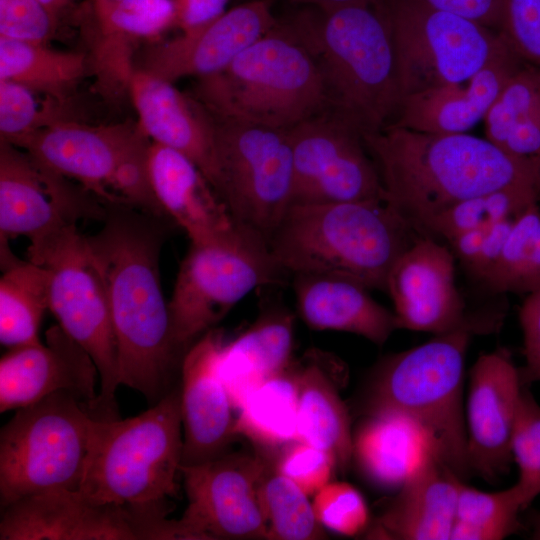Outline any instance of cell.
<instances>
[{
  "label": "cell",
  "instance_id": "obj_1",
  "mask_svg": "<svg viewBox=\"0 0 540 540\" xmlns=\"http://www.w3.org/2000/svg\"><path fill=\"white\" fill-rule=\"evenodd\" d=\"M167 220L128 206L108 205L102 228L87 236L107 285L120 385L140 392L152 405L172 390L181 354L160 281Z\"/></svg>",
  "mask_w": 540,
  "mask_h": 540
},
{
  "label": "cell",
  "instance_id": "obj_2",
  "mask_svg": "<svg viewBox=\"0 0 540 540\" xmlns=\"http://www.w3.org/2000/svg\"><path fill=\"white\" fill-rule=\"evenodd\" d=\"M363 140L386 200L424 232L461 201L507 189L540 192V158L508 154L487 138L388 125Z\"/></svg>",
  "mask_w": 540,
  "mask_h": 540
},
{
  "label": "cell",
  "instance_id": "obj_3",
  "mask_svg": "<svg viewBox=\"0 0 540 540\" xmlns=\"http://www.w3.org/2000/svg\"><path fill=\"white\" fill-rule=\"evenodd\" d=\"M423 232L386 199L292 204L268 244L285 273L335 276L386 291L392 266Z\"/></svg>",
  "mask_w": 540,
  "mask_h": 540
},
{
  "label": "cell",
  "instance_id": "obj_4",
  "mask_svg": "<svg viewBox=\"0 0 540 540\" xmlns=\"http://www.w3.org/2000/svg\"><path fill=\"white\" fill-rule=\"evenodd\" d=\"M282 24L314 60L327 110L362 135L392 122L400 103L395 51L377 3L320 8Z\"/></svg>",
  "mask_w": 540,
  "mask_h": 540
},
{
  "label": "cell",
  "instance_id": "obj_5",
  "mask_svg": "<svg viewBox=\"0 0 540 540\" xmlns=\"http://www.w3.org/2000/svg\"><path fill=\"white\" fill-rule=\"evenodd\" d=\"M471 334L435 335L388 355L372 370L362 397L367 415L396 412L426 433L442 462L462 481L473 475L463 411L465 357Z\"/></svg>",
  "mask_w": 540,
  "mask_h": 540
},
{
  "label": "cell",
  "instance_id": "obj_6",
  "mask_svg": "<svg viewBox=\"0 0 540 540\" xmlns=\"http://www.w3.org/2000/svg\"><path fill=\"white\" fill-rule=\"evenodd\" d=\"M195 94L215 117L283 130L327 110L314 60L280 22L225 68L199 78Z\"/></svg>",
  "mask_w": 540,
  "mask_h": 540
},
{
  "label": "cell",
  "instance_id": "obj_7",
  "mask_svg": "<svg viewBox=\"0 0 540 540\" xmlns=\"http://www.w3.org/2000/svg\"><path fill=\"white\" fill-rule=\"evenodd\" d=\"M180 390L124 420L93 418L79 491L99 502L139 506L177 495L182 463Z\"/></svg>",
  "mask_w": 540,
  "mask_h": 540
},
{
  "label": "cell",
  "instance_id": "obj_8",
  "mask_svg": "<svg viewBox=\"0 0 540 540\" xmlns=\"http://www.w3.org/2000/svg\"><path fill=\"white\" fill-rule=\"evenodd\" d=\"M29 261L49 273V310L60 327L94 361L100 392L93 413L100 420L118 419L115 394L119 363L108 290L88 238L76 225L30 243Z\"/></svg>",
  "mask_w": 540,
  "mask_h": 540
},
{
  "label": "cell",
  "instance_id": "obj_9",
  "mask_svg": "<svg viewBox=\"0 0 540 540\" xmlns=\"http://www.w3.org/2000/svg\"><path fill=\"white\" fill-rule=\"evenodd\" d=\"M93 416L68 392L17 409L0 432V507L42 492L80 489Z\"/></svg>",
  "mask_w": 540,
  "mask_h": 540
},
{
  "label": "cell",
  "instance_id": "obj_10",
  "mask_svg": "<svg viewBox=\"0 0 540 540\" xmlns=\"http://www.w3.org/2000/svg\"><path fill=\"white\" fill-rule=\"evenodd\" d=\"M284 274L268 241L241 223L222 241L190 243L169 302L177 349L188 350L251 291L279 283Z\"/></svg>",
  "mask_w": 540,
  "mask_h": 540
},
{
  "label": "cell",
  "instance_id": "obj_11",
  "mask_svg": "<svg viewBox=\"0 0 540 540\" xmlns=\"http://www.w3.org/2000/svg\"><path fill=\"white\" fill-rule=\"evenodd\" d=\"M377 5L393 40L400 101L468 80L508 45L500 32L424 0H379Z\"/></svg>",
  "mask_w": 540,
  "mask_h": 540
},
{
  "label": "cell",
  "instance_id": "obj_12",
  "mask_svg": "<svg viewBox=\"0 0 540 540\" xmlns=\"http://www.w3.org/2000/svg\"><path fill=\"white\" fill-rule=\"evenodd\" d=\"M212 117L216 191L237 222L268 241L291 205L293 156L288 131Z\"/></svg>",
  "mask_w": 540,
  "mask_h": 540
},
{
  "label": "cell",
  "instance_id": "obj_13",
  "mask_svg": "<svg viewBox=\"0 0 540 540\" xmlns=\"http://www.w3.org/2000/svg\"><path fill=\"white\" fill-rule=\"evenodd\" d=\"M293 156L292 204L386 199L362 133L325 110L287 129Z\"/></svg>",
  "mask_w": 540,
  "mask_h": 540
},
{
  "label": "cell",
  "instance_id": "obj_14",
  "mask_svg": "<svg viewBox=\"0 0 540 540\" xmlns=\"http://www.w3.org/2000/svg\"><path fill=\"white\" fill-rule=\"evenodd\" d=\"M56 173L28 152L0 143V238L44 239L80 219L103 221L107 205L91 192Z\"/></svg>",
  "mask_w": 540,
  "mask_h": 540
},
{
  "label": "cell",
  "instance_id": "obj_15",
  "mask_svg": "<svg viewBox=\"0 0 540 540\" xmlns=\"http://www.w3.org/2000/svg\"><path fill=\"white\" fill-rule=\"evenodd\" d=\"M267 458L225 453L195 465H180L188 505L180 522L192 539H269L259 497Z\"/></svg>",
  "mask_w": 540,
  "mask_h": 540
},
{
  "label": "cell",
  "instance_id": "obj_16",
  "mask_svg": "<svg viewBox=\"0 0 540 540\" xmlns=\"http://www.w3.org/2000/svg\"><path fill=\"white\" fill-rule=\"evenodd\" d=\"M399 329L489 334L501 321L470 314L455 284L453 253L428 235L394 263L386 283Z\"/></svg>",
  "mask_w": 540,
  "mask_h": 540
},
{
  "label": "cell",
  "instance_id": "obj_17",
  "mask_svg": "<svg viewBox=\"0 0 540 540\" xmlns=\"http://www.w3.org/2000/svg\"><path fill=\"white\" fill-rule=\"evenodd\" d=\"M146 136L137 124L91 126L70 118L43 128L20 147L56 173L114 205L117 172Z\"/></svg>",
  "mask_w": 540,
  "mask_h": 540
},
{
  "label": "cell",
  "instance_id": "obj_18",
  "mask_svg": "<svg viewBox=\"0 0 540 540\" xmlns=\"http://www.w3.org/2000/svg\"><path fill=\"white\" fill-rule=\"evenodd\" d=\"M521 384L511 353L498 348L478 357L470 370L466 407L473 474L494 483L507 474Z\"/></svg>",
  "mask_w": 540,
  "mask_h": 540
},
{
  "label": "cell",
  "instance_id": "obj_19",
  "mask_svg": "<svg viewBox=\"0 0 540 540\" xmlns=\"http://www.w3.org/2000/svg\"><path fill=\"white\" fill-rule=\"evenodd\" d=\"M46 343L11 348L0 360V412L26 407L68 392L95 411L97 367L90 355L59 324L45 334Z\"/></svg>",
  "mask_w": 540,
  "mask_h": 540
},
{
  "label": "cell",
  "instance_id": "obj_20",
  "mask_svg": "<svg viewBox=\"0 0 540 540\" xmlns=\"http://www.w3.org/2000/svg\"><path fill=\"white\" fill-rule=\"evenodd\" d=\"M1 511L0 540H139L126 506L96 502L79 490L34 494Z\"/></svg>",
  "mask_w": 540,
  "mask_h": 540
},
{
  "label": "cell",
  "instance_id": "obj_21",
  "mask_svg": "<svg viewBox=\"0 0 540 540\" xmlns=\"http://www.w3.org/2000/svg\"><path fill=\"white\" fill-rule=\"evenodd\" d=\"M271 6L272 0L235 6L195 31L152 47L139 69L172 83L215 74L277 25Z\"/></svg>",
  "mask_w": 540,
  "mask_h": 540
},
{
  "label": "cell",
  "instance_id": "obj_22",
  "mask_svg": "<svg viewBox=\"0 0 540 540\" xmlns=\"http://www.w3.org/2000/svg\"><path fill=\"white\" fill-rule=\"evenodd\" d=\"M221 345L220 333L211 329L192 344L182 358L181 465L204 463L227 453L235 437L234 407L218 372Z\"/></svg>",
  "mask_w": 540,
  "mask_h": 540
},
{
  "label": "cell",
  "instance_id": "obj_23",
  "mask_svg": "<svg viewBox=\"0 0 540 540\" xmlns=\"http://www.w3.org/2000/svg\"><path fill=\"white\" fill-rule=\"evenodd\" d=\"M127 91L137 113V126L151 140L190 158L216 190L218 167L213 117L195 98L172 82L135 68Z\"/></svg>",
  "mask_w": 540,
  "mask_h": 540
},
{
  "label": "cell",
  "instance_id": "obj_24",
  "mask_svg": "<svg viewBox=\"0 0 540 540\" xmlns=\"http://www.w3.org/2000/svg\"><path fill=\"white\" fill-rule=\"evenodd\" d=\"M526 64L508 42L468 80L404 97L389 125L427 133H466L485 118L508 81Z\"/></svg>",
  "mask_w": 540,
  "mask_h": 540
},
{
  "label": "cell",
  "instance_id": "obj_25",
  "mask_svg": "<svg viewBox=\"0 0 540 540\" xmlns=\"http://www.w3.org/2000/svg\"><path fill=\"white\" fill-rule=\"evenodd\" d=\"M148 171L160 206L187 233L191 243L219 242L235 232L239 222L190 158L152 142Z\"/></svg>",
  "mask_w": 540,
  "mask_h": 540
},
{
  "label": "cell",
  "instance_id": "obj_26",
  "mask_svg": "<svg viewBox=\"0 0 540 540\" xmlns=\"http://www.w3.org/2000/svg\"><path fill=\"white\" fill-rule=\"evenodd\" d=\"M459 480L427 439L397 495L377 519L372 536L449 540Z\"/></svg>",
  "mask_w": 540,
  "mask_h": 540
},
{
  "label": "cell",
  "instance_id": "obj_27",
  "mask_svg": "<svg viewBox=\"0 0 540 540\" xmlns=\"http://www.w3.org/2000/svg\"><path fill=\"white\" fill-rule=\"evenodd\" d=\"M292 275L297 310L308 327L353 333L379 346L399 329L395 313L363 286L329 275Z\"/></svg>",
  "mask_w": 540,
  "mask_h": 540
},
{
  "label": "cell",
  "instance_id": "obj_28",
  "mask_svg": "<svg viewBox=\"0 0 540 540\" xmlns=\"http://www.w3.org/2000/svg\"><path fill=\"white\" fill-rule=\"evenodd\" d=\"M293 327L289 311L271 308L235 340L222 343L218 372L234 409L265 379L289 367Z\"/></svg>",
  "mask_w": 540,
  "mask_h": 540
},
{
  "label": "cell",
  "instance_id": "obj_29",
  "mask_svg": "<svg viewBox=\"0 0 540 540\" xmlns=\"http://www.w3.org/2000/svg\"><path fill=\"white\" fill-rule=\"evenodd\" d=\"M427 439L424 430L403 414L367 415L353 436L352 458L375 486L400 488Z\"/></svg>",
  "mask_w": 540,
  "mask_h": 540
},
{
  "label": "cell",
  "instance_id": "obj_30",
  "mask_svg": "<svg viewBox=\"0 0 540 540\" xmlns=\"http://www.w3.org/2000/svg\"><path fill=\"white\" fill-rule=\"evenodd\" d=\"M297 441L327 452L346 471L352 460L353 436L348 410L320 365L311 362L296 372Z\"/></svg>",
  "mask_w": 540,
  "mask_h": 540
},
{
  "label": "cell",
  "instance_id": "obj_31",
  "mask_svg": "<svg viewBox=\"0 0 540 540\" xmlns=\"http://www.w3.org/2000/svg\"><path fill=\"white\" fill-rule=\"evenodd\" d=\"M487 139L508 154L540 158V69L526 64L484 118Z\"/></svg>",
  "mask_w": 540,
  "mask_h": 540
},
{
  "label": "cell",
  "instance_id": "obj_32",
  "mask_svg": "<svg viewBox=\"0 0 540 540\" xmlns=\"http://www.w3.org/2000/svg\"><path fill=\"white\" fill-rule=\"evenodd\" d=\"M84 53L0 38V80L65 103L87 69Z\"/></svg>",
  "mask_w": 540,
  "mask_h": 540
},
{
  "label": "cell",
  "instance_id": "obj_33",
  "mask_svg": "<svg viewBox=\"0 0 540 540\" xmlns=\"http://www.w3.org/2000/svg\"><path fill=\"white\" fill-rule=\"evenodd\" d=\"M298 387L296 372L265 379L245 398L235 419L234 434L267 453L297 441Z\"/></svg>",
  "mask_w": 540,
  "mask_h": 540
},
{
  "label": "cell",
  "instance_id": "obj_34",
  "mask_svg": "<svg viewBox=\"0 0 540 540\" xmlns=\"http://www.w3.org/2000/svg\"><path fill=\"white\" fill-rule=\"evenodd\" d=\"M0 279V341L8 348L40 343L39 329L49 309V273L31 261L3 270Z\"/></svg>",
  "mask_w": 540,
  "mask_h": 540
},
{
  "label": "cell",
  "instance_id": "obj_35",
  "mask_svg": "<svg viewBox=\"0 0 540 540\" xmlns=\"http://www.w3.org/2000/svg\"><path fill=\"white\" fill-rule=\"evenodd\" d=\"M522 500L516 484L483 492L458 481L455 519L450 539L501 540L522 529Z\"/></svg>",
  "mask_w": 540,
  "mask_h": 540
},
{
  "label": "cell",
  "instance_id": "obj_36",
  "mask_svg": "<svg viewBox=\"0 0 540 540\" xmlns=\"http://www.w3.org/2000/svg\"><path fill=\"white\" fill-rule=\"evenodd\" d=\"M495 292L529 294L540 287V208L534 203L514 219L502 252L482 281Z\"/></svg>",
  "mask_w": 540,
  "mask_h": 540
},
{
  "label": "cell",
  "instance_id": "obj_37",
  "mask_svg": "<svg viewBox=\"0 0 540 540\" xmlns=\"http://www.w3.org/2000/svg\"><path fill=\"white\" fill-rule=\"evenodd\" d=\"M258 489L270 540H319L326 537L308 495L276 467H271L268 458Z\"/></svg>",
  "mask_w": 540,
  "mask_h": 540
},
{
  "label": "cell",
  "instance_id": "obj_38",
  "mask_svg": "<svg viewBox=\"0 0 540 540\" xmlns=\"http://www.w3.org/2000/svg\"><path fill=\"white\" fill-rule=\"evenodd\" d=\"M540 200V192L529 189H507L461 201L437 215L425 227L448 242L469 230L486 229L509 218H515Z\"/></svg>",
  "mask_w": 540,
  "mask_h": 540
},
{
  "label": "cell",
  "instance_id": "obj_39",
  "mask_svg": "<svg viewBox=\"0 0 540 540\" xmlns=\"http://www.w3.org/2000/svg\"><path fill=\"white\" fill-rule=\"evenodd\" d=\"M39 93L18 83L0 80L1 141L20 147L27 139L56 121L67 119L64 103L39 100Z\"/></svg>",
  "mask_w": 540,
  "mask_h": 540
},
{
  "label": "cell",
  "instance_id": "obj_40",
  "mask_svg": "<svg viewBox=\"0 0 540 540\" xmlns=\"http://www.w3.org/2000/svg\"><path fill=\"white\" fill-rule=\"evenodd\" d=\"M512 456L519 471L518 481L523 510L540 495V405L521 385L512 436Z\"/></svg>",
  "mask_w": 540,
  "mask_h": 540
},
{
  "label": "cell",
  "instance_id": "obj_41",
  "mask_svg": "<svg viewBox=\"0 0 540 540\" xmlns=\"http://www.w3.org/2000/svg\"><path fill=\"white\" fill-rule=\"evenodd\" d=\"M323 527L345 536H356L368 525L369 510L362 494L346 482L327 483L312 503Z\"/></svg>",
  "mask_w": 540,
  "mask_h": 540
},
{
  "label": "cell",
  "instance_id": "obj_42",
  "mask_svg": "<svg viewBox=\"0 0 540 540\" xmlns=\"http://www.w3.org/2000/svg\"><path fill=\"white\" fill-rule=\"evenodd\" d=\"M275 467L310 496L329 483L337 466L324 450L302 441H293L282 447Z\"/></svg>",
  "mask_w": 540,
  "mask_h": 540
},
{
  "label": "cell",
  "instance_id": "obj_43",
  "mask_svg": "<svg viewBox=\"0 0 540 540\" xmlns=\"http://www.w3.org/2000/svg\"><path fill=\"white\" fill-rule=\"evenodd\" d=\"M56 24L38 0H0V38L47 44Z\"/></svg>",
  "mask_w": 540,
  "mask_h": 540
},
{
  "label": "cell",
  "instance_id": "obj_44",
  "mask_svg": "<svg viewBox=\"0 0 540 540\" xmlns=\"http://www.w3.org/2000/svg\"><path fill=\"white\" fill-rule=\"evenodd\" d=\"M499 32L526 63L540 69V0H503Z\"/></svg>",
  "mask_w": 540,
  "mask_h": 540
},
{
  "label": "cell",
  "instance_id": "obj_45",
  "mask_svg": "<svg viewBox=\"0 0 540 540\" xmlns=\"http://www.w3.org/2000/svg\"><path fill=\"white\" fill-rule=\"evenodd\" d=\"M525 365L518 368L521 385L540 381V287L529 293L519 310Z\"/></svg>",
  "mask_w": 540,
  "mask_h": 540
},
{
  "label": "cell",
  "instance_id": "obj_46",
  "mask_svg": "<svg viewBox=\"0 0 540 540\" xmlns=\"http://www.w3.org/2000/svg\"><path fill=\"white\" fill-rule=\"evenodd\" d=\"M430 6L446 11L499 32L503 0H424Z\"/></svg>",
  "mask_w": 540,
  "mask_h": 540
},
{
  "label": "cell",
  "instance_id": "obj_47",
  "mask_svg": "<svg viewBox=\"0 0 540 540\" xmlns=\"http://www.w3.org/2000/svg\"><path fill=\"white\" fill-rule=\"evenodd\" d=\"M515 218L499 221L486 229L477 257L467 266V269L479 280L483 281L498 261Z\"/></svg>",
  "mask_w": 540,
  "mask_h": 540
},
{
  "label": "cell",
  "instance_id": "obj_48",
  "mask_svg": "<svg viewBox=\"0 0 540 540\" xmlns=\"http://www.w3.org/2000/svg\"><path fill=\"white\" fill-rule=\"evenodd\" d=\"M229 0H175L176 26L182 33L195 31L221 16Z\"/></svg>",
  "mask_w": 540,
  "mask_h": 540
},
{
  "label": "cell",
  "instance_id": "obj_49",
  "mask_svg": "<svg viewBox=\"0 0 540 540\" xmlns=\"http://www.w3.org/2000/svg\"><path fill=\"white\" fill-rule=\"evenodd\" d=\"M486 229L465 231L449 241L454 253L466 267L477 257L485 237Z\"/></svg>",
  "mask_w": 540,
  "mask_h": 540
},
{
  "label": "cell",
  "instance_id": "obj_50",
  "mask_svg": "<svg viewBox=\"0 0 540 540\" xmlns=\"http://www.w3.org/2000/svg\"><path fill=\"white\" fill-rule=\"evenodd\" d=\"M295 2L315 5L321 9L335 8L351 4H370L378 0H293Z\"/></svg>",
  "mask_w": 540,
  "mask_h": 540
},
{
  "label": "cell",
  "instance_id": "obj_51",
  "mask_svg": "<svg viewBox=\"0 0 540 540\" xmlns=\"http://www.w3.org/2000/svg\"><path fill=\"white\" fill-rule=\"evenodd\" d=\"M58 20L59 14L69 5L71 0H38Z\"/></svg>",
  "mask_w": 540,
  "mask_h": 540
},
{
  "label": "cell",
  "instance_id": "obj_52",
  "mask_svg": "<svg viewBox=\"0 0 540 540\" xmlns=\"http://www.w3.org/2000/svg\"><path fill=\"white\" fill-rule=\"evenodd\" d=\"M530 526V539L540 540V511H536L530 516Z\"/></svg>",
  "mask_w": 540,
  "mask_h": 540
},
{
  "label": "cell",
  "instance_id": "obj_53",
  "mask_svg": "<svg viewBox=\"0 0 540 540\" xmlns=\"http://www.w3.org/2000/svg\"><path fill=\"white\" fill-rule=\"evenodd\" d=\"M123 0H94L95 12Z\"/></svg>",
  "mask_w": 540,
  "mask_h": 540
}]
</instances>
